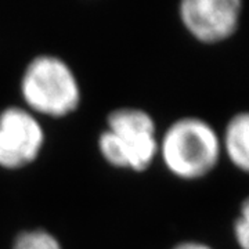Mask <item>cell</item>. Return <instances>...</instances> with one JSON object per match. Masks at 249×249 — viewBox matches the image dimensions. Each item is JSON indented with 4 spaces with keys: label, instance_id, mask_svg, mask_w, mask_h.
<instances>
[{
    "label": "cell",
    "instance_id": "7a4b0ae2",
    "mask_svg": "<svg viewBox=\"0 0 249 249\" xmlns=\"http://www.w3.org/2000/svg\"><path fill=\"white\" fill-rule=\"evenodd\" d=\"M160 129L148 109L140 106H118L104 118L96 148L108 166L142 173L158 158Z\"/></svg>",
    "mask_w": 249,
    "mask_h": 249
},
{
    "label": "cell",
    "instance_id": "ba28073f",
    "mask_svg": "<svg viewBox=\"0 0 249 249\" xmlns=\"http://www.w3.org/2000/svg\"><path fill=\"white\" fill-rule=\"evenodd\" d=\"M234 240L240 249H249V196L240 205L238 214L232 224Z\"/></svg>",
    "mask_w": 249,
    "mask_h": 249
},
{
    "label": "cell",
    "instance_id": "8992f818",
    "mask_svg": "<svg viewBox=\"0 0 249 249\" xmlns=\"http://www.w3.org/2000/svg\"><path fill=\"white\" fill-rule=\"evenodd\" d=\"M223 155L232 165L249 175V111L232 115L220 134Z\"/></svg>",
    "mask_w": 249,
    "mask_h": 249
},
{
    "label": "cell",
    "instance_id": "5b68a950",
    "mask_svg": "<svg viewBox=\"0 0 249 249\" xmlns=\"http://www.w3.org/2000/svg\"><path fill=\"white\" fill-rule=\"evenodd\" d=\"M241 0H181L178 17L196 42L216 45L231 37L240 27Z\"/></svg>",
    "mask_w": 249,
    "mask_h": 249
},
{
    "label": "cell",
    "instance_id": "277c9868",
    "mask_svg": "<svg viewBox=\"0 0 249 249\" xmlns=\"http://www.w3.org/2000/svg\"><path fill=\"white\" fill-rule=\"evenodd\" d=\"M46 144L43 119L22 104L0 108V169L14 172L34 165Z\"/></svg>",
    "mask_w": 249,
    "mask_h": 249
},
{
    "label": "cell",
    "instance_id": "6da1fadb",
    "mask_svg": "<svg viewBox=\"0 0 249 249\" xmlns=\"http://www.w3.org/2000/svg\"><path fill=\"white\" fill-rule=\"evenodd\" d=\"M18 94L19 104L40 119H64L82 106L83 86L65 57L40 52L24 64L18 78Z\"/></svg>",
    "mask_w": 249,
    "mask_h": 249
},
{
    "label": "cell",
    "instance_id": "52a82bcc",
    "mask_svg": "<svg viewBox=\"0 0 249 249\" xmlns=\"http://www.w3.org/2000/svg\"><path fill=\"white\" fill-rule=\"evenodd\" d=\"M10 249H65L60 237L50 229L35 226L14 234Z\"/></svg>",
    "mask_w": 249,
    "mask_h": 249
},
{
    "label": "cell",
    "instance_id": "9c48e42d",
    "mask_svg": "<svg viewBox=\"0 0 249 249\" xmlns=\"http://www.w3.org/2000/svg\"><path fill=\"white\" fill-rule=\"evenodd\" d=\"M169 249H214L212 245L199 240H181L173 244Z\"/></svg>",
    "mask_w": 249,
    "mask_h": 249
},
{
    "label": "cell",
    "instance_id": "3957f363",
    "mask_svg": "<svg viewBox=\"0 0 249 249\" xmlns=\"http://www.w3.org/2000/svg\"><path fill=\"white\" fill-rule=\"evenodd\" d=\"M220 133L205 118L173 119L158 137V158L173 178L193 181L208 176L222 158Z\"/></svg>",
    "mask_w": 249,
    "mask_h": 249
}]
</instances>
